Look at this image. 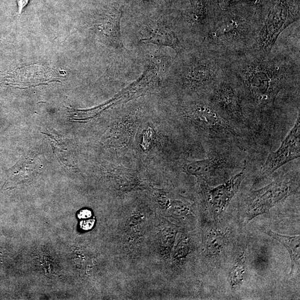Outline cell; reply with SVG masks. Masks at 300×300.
I'll return each instance as SVG.
<instances>
[{"mask_svg":"<svg viewBox=\"0 0 300 300\" xmlns=\"http://www.w3.org/2000/svg\"><path fill=\"white\" fill-rule=\"evenodd\" d=\"M228 74L251 131L272 118L282 90H300V54L271 51L263 55L248 50L229 58Z\"/></svg>","mask_w":300,"mask_h":300,"instance_id":"6da1fadb","label":"cell"},{"mask_svg":"<svg viewBox=\"0 0 300 300\" xmlns=\"http://www.w3.org/2000/svg\"><path fill=\"white\" fill-rule=\"evenodd\" d=\"M264 20L250 8H233L217 17L196 46L229 58L245 53L255 44Z\"/></svg>","mask_w":300,"mask_h":300,"instance_id":"7a4b0ae2","label":"cell"},{"mask_svg":"<svg viewBox=\"0 0 300 300\" xmlns=\"http://www.w3.org/2000/svg\"><path fill=\"white\" fill-rule=\"evenodd\" d=\"M176 62L173 74L180 91L191 97H208L228 76L229 58L200 46H193Z\"/></svg>","mask_w":300,"mask_h":300,"instance_id":"3957f363","label":"cell"},{"mask_svg":"<svg viewBox=\"0 0 300 300\" xmlns=\"http://www.w3.org/2000/svg\"><path fill=\"white\" fill-rule=\"evenodd\" d=\"M299 189V172L287 174L258 190L247 199L246 219L249 222L268 213L273 207Z\"/></svg>","mask_w":300,"mask_h":300,"instance_id":"277c9868","label":"cell"},{"mask_svg":"<svg viewBox=\"0 0 300 300\" xmlns=\"http://www.w3.org/2000/svg\"><path fill=\"white\" fill-rule=\"evenodd\" d=\"M208 98L223 118L243 133L251 131L243 113L237 89L229 74L216 86Z\"/></svg>","mask_w":300,"mask_h":300,"instance_id":"5b68a950","label":"cell"},{"mask_svg":"<svg viewBox=\"0 0 300 300\" xmlns=\"http://www.w3.org/2000/svg\"><path fill=\"white\" fill-rule=\"evenodd\" d=\"M300 156V116L296 120L294 126L280 147L275 151H271L261 167L258 179L267 178L282 166Z\"/></svg>","mask_w":300,"mask_h":300,"instance_id":"8992f818","label":"cell"},{"mask_svg":"<svg viewBox=\"0 0 300 300\" xmlns=\"http://www.w3.org/2000/svg\"><path fill=\"white\" fill-rule=\"evenodd\" d=\"M141 41L169 47L178 54L191 48L177 24L155 23L145 28Z\"/></svg>","mask_w":300,"mask_h":300,"instance_id":"52a82bcc","label":"cell"},{"mask_svg":"<svg viewBox=\"0 0 300 300\" xmlns=\"http://www.w3.org/2000/svg\"><path fill=\"white\" fill-rule=\"evenodd\" d=\"M246 176V168L228 181L216 187L209 188L208 200L210 209L215 216L224 213L231 200L238 192Z\"/></svg>","mask_w":300,"mask_h":300,"instance_id":"ba28073f","label":"cell"},{"mask_svg":"<svg viewBox=\"0 0 300 300\" xmlns=\"http://www.w3.org/2000/svg\"><path fill=\"white\" fill-rule=\"evenodd\" d=\"M232 165L230 156L217 153L207 159L187 162L185 169L190 175L209 179L216 177Z\"/></svg>","mask_w":300,"mask_h":300,"instance_id":"9c48e42d","label":"cell"},{"mask_svg":"<svg viewBox=\"0 0 300 300\" xmlns=\"http://www.w3.org/2000/svg\"><path fill=\"white\" fill-rule=\"evenodd\" d=\"M264 232L269 237L276 240L288 250L291 261V270L290 276H293L300 271V235L287 236L273 232L271 230H267Z\"/></svg>","mask_w":300,"mask_h":300,"instance_id":"30bf717a","label":"cell"},{"mask_svg":"<svg viewBox=\"0 0 300 300\" xmlns=\"http://www.w3.org/2000/svg\"><path fill=\"white\" fill-rule=\"evenodd\" d=\"M228 233L218 230H212L210 233L207 242L208 255L215 257L220 255L228 242Z\"/></svg>","mask_w":300,"mask_h":300,"instance_id":"8fae6325","label":"cell"},{"mask_svg":"<svg viewBox=\"0 0 300 300\" xmlns=\"http://www.w3.org/2000/svg\"><path fill=\"white\" fill-rule=\"evenodd\" d=\"M247 267L246 257L245 252L240 255L230 272V282L233 290L242 284Z\"/></svg>","mask_w":300,"mask_h":300,"instance_id":"7c38bea8","label":"cell"},{"mask_svg":"<svg viewBox=\"0 0 300 300\" xmlns=\"http://www.w3.org/2000/svg\"><path fill=\"white\" fill-rule=\"evenodd\" d=\"M29 0H19L18 1V6H19V14H21V11H22L23 8L27 5L29 2Z\"/></svg>","mask_w":300,"mask_h":300,"instance_id":"4fadbf2b","label":"cell"},{"mask_svg":"<svg viewBox=\"0 0 300 300\" xmlns=\"http://www.w3.org/2000/svg\"><path fill=\"white\" fill-rule=\"evenodd\" d=\"M80 215V217L87 218V217H90V216H91V212L89 211V210H83V211H81Z\"/></svg>","mask_w":300,"mask_h":300,"instance_id":"5bb4252c","label":"cell"}]
</instances>
